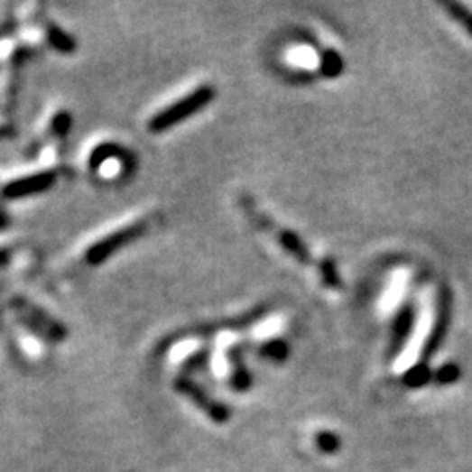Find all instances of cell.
Masks as SVG:
<instances>
[{
  "label": "cell",
  "instance_id": "1",
  "mask_svg": "<svg viewBox=\"0 0 472 472\" xmlns=\"http://www.w3.org/2000/svg\"><path fill=\"white\" fill-rule=\"evenodd\" d=\"M213 97H215L213 87H208V85L197 87L195 91L181 97L180 101H175L173 105L163 108L160 115L153 116L150 120V130L152 133H163V130H168L178 123H181V120L199 113L203 106H207L213 101Z\"/></svg>",
  "mask_w": 472,
  "mask_h": 472
},
{
  "label": "cell",
  "instance_id": "7",
  "mask_svg": "<svg viewBox=\"0 0 472 472\" xmlns=\"http://www.w3.org/2000/svg\"><path fill=\"white\" fill-rule=\"evenodd\" d=\"M443 6L449 10V14H451L460 26H463L468 34L472 36V13L463 6V5H458V3H443Z\"/></svg>",
  "mask_w": 472,
  "mask_h": 472
},
{
  "label": "cell",
  "instance_id": "8",
  "mask_svg": "<svg viewBox=\"0 0 472 472\" xmlns=\"http://www.w3.org/2000/svg\"><path fill=\"white\" fill-rule=\"evenodd\" d=\"M51 42L56 43V48L58 50H65V51H69L73 48V43L68 36H63V32H58V30H53L51 32Z\"/></svg>",
  "mask_w": 472,
  "mask_h": 472
},
{
  "label": "cell",
  "instance_id": "5",
  "mask_svg": "<svg viewBox=\"0 0 472 472\" xmlns=\"http://www.w3.org/2000/svg\"><path fill=\"white\" fill-rule=\"evenodd\" d=\"M180 388H181L185 393H188V396H190L197 405H199V408H203V412H207L208 415H211L215 421H225L227 417H228V412L223 408V405H217L215 402L208 400L201 390H197V388L193 386L191 382H190V384H180Z\"/></svg>",
  "mask_w": 472,
  "mask_h": 472
},
{
  "label": "cell",
  "instance_id": "11",
  "mask_svg": "<svg viewBox=\"0 0 472 472\" xmlns=\"http://www.w3.org/2000/svg\"><path fill=\"white\" fill-rule=\"evenodd\" d=\"M5 134H8V130H5V128H0V136H5Z\"/></svg>",
  "mask_w": 472,
  "mask_h": 472
},
{
  "label": "cell",
  "instance_id": "3",
  "mask_svg": "<svg viewBox=\"0 0 472 472\" xmlns=\"http://www.w3.org/2000/svg\"><path fill=\"white\" fill-rule=\"evenodd\" d=\"M415 317L417 310L413 303L403 305L396 321H393V335H392V343H390V356H396L402 353V348L408 343V338L413 333V325H415Z\"/></svg>",
  "mask_w": 472,
  "mask_h": 472
},
{
  "label": "cell",
  "instance_id": "9",
  "mask_svg": "<svg viewBox=\"0 0 472 472\" xmlns=\"http://www.w3.org/2000/svg\"><path fill=\"white\" fill-rule=\"evenodd\" d=\"M319 445L325 449V451H335L337 449V437L331 433H321L319 435Z\"/></svg>",
  "mask_w": 472,
  "mask_h": 472
},
{
  "label": "cell",
  "instance_id": "10",
  "mask_svg": "<svg viewBox=\"0 0 472 472\" xmlns=\"http://www.w3.org/2000/svg\"><path fill=\"white\" fill-rule=\"evenodd\" d=\"M457 376H458V370H457L455 366H447V368H443V370H439V380L443 378V382L455 380Z\"/></svg>",
  "mask_w": 472,
  "mask_h": 472
},
{
  "label": "cell",
  "instance_id": "4",
  "mask_svg": "<svg viewBox=\"0 0 472 472\" xmlns=\"http://www.w3.org/2000/svg\"><path fill=\"white\" fill-rule=\"evenodd\" d=\"M51 183H53V173L32 175V178H24V180L8 183L5 195L6 197H24L30 193H40L43 190H48Z\"/></svg>",
  "mask_w": 472,
  "mask_h": 472
},
{
  "label": "cell",
  "instance_id": "6",
  "mask_svg": "<svg viewBox=\"0 0 472 472\" xmlns=\"http://www.w3.org/2000/svg\"><path fill=\"white\" fill-rule=\"evenodd\" d=\"M18 307H20L22 317H24V319H26L30 325H36V327L40 325L42 333H46V335H50V337H53V338H61V337L65 335L63 329H61L58 323H53V321L46 319V317H42L43 313L36 311L34 307H30V305H26V303H22V301H18Z\"/></svg>",
  "mask_w": 472,
  "mask_h": 472
},
{
  "label": "cell",
  "instance_id": "2",
  "mask_svg": "<svg viewBox=\"0 0 472 472\" xmlns=\"http://www.w3.org/2000/svg\"><path fill=\"white\" fill-rule=\"evenodd\" d=\"M144 230H146V221L128 225L125 228L116 230V233H113L111 236L98 240L95 246H91L89 252H87V260H89L91 264H98V262H103L111 255H115L118 248L133 243V240H136Z\"/></svg>",
  "mask_w": 472,
  "mask_h": 472
}]
</instances>
